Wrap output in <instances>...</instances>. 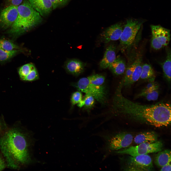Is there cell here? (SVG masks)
I'll list each match as a JSON object with an SVG mask.
<instances>
[{
	"mask_svg": "<svg viewBox=\"0 0 171 171\" xmlns=\"http://www.w3.org/2000/svg\"><path fill=\"white\" fill-rule=\"evenodd\" d=\"M171 163H169L161 168L160 171H171Z\"/></svg>",
	"mask_w": 171,
	"mask_h": 171,
	"instance_id": "cell-30",
	"label": "cell"
},
{
	"mask_svg": "<svg viewBox=\"0 0 171 171\" xmlns=\"http://www.w3.org/2000/svg\"><path fill=\"white\" fill-rule=\"evenodd\" d=\"M142 23L139 20H127L119 39V48L122 52L129 48L133 44Z\"/></svg>",
	"mask_w": 171,
	"mask_h": 171,
	"instance_id": "cell-6",
	"label": "cell"
},
{
	"mask_svg": "<svg viewBox=\"0 0 171 171\" xmlns=\"http://www.w3.org/2000/svg\"><path fill=\"white\" fill-rule=\"evenodd\" d=\"M157 137L153 132H147L137 135L134 138V142L137 144L143 143H152L157 141Z\"/></svg>",
	"mask_w": 171,
	"mask_h": 171,
	"instance_id": "cell-17",
	"label": "cell"
},
{
	"mask_svg": "<svg viewBox=\"0 0 171 171\" xmlns=\"http://www.w3.org/2000/svg\"><path fill=\"white\" fill-rule=\"evenodd\" d=\"M140 56L134 70L131 76L125 82H123V87H129L140 78L141 75L142 64V56Z\"/></svg>",
	"mask_w": 171,
	"mask_h": 171,
	"instance_id": "cell-16",
	"label": "cell"
},
{
	"mask_svg": "<svg viewBox=\"0 0 171 171\" xmlns=\"http://www.w3.org/2000/svg\"><path fill=\"white\" fill-rule=\"evenodd\" d=\"M95 99L91 95L86 94L83 99L84 105L83 107L85 109L89 110L94 106L95 103Z\"/></svg>",
	"mask_w": 171,
	"mask_h": 171,
	"instance_id": "cell-26",
	"label": "cell"
},
{
	"mask_svg": "<svg viewBox=\"0 0 171 171\" xmlns=\"http://www.w3.org/2000/svg\"><path fill=\"white\" fill-rule=\"evenodd\" d=\"M18 15V6L10 5L3 9L0 13V26L6 29L14 23Z\"/></svg>",
	"mask_w": 171,
	"mask_h": 171,
	"instance_id": "cell-10",
	"label": "cell"
},
{
	"mask_svg": "<svg viewBox=\"0 0 171 171\" xmlns=\"http://www.w3.org/2000/svg\"><path fill=\"white\" fill-rule=\"evenodd\" d=\"M123 87L121 81L112 100L111 109L114 114L143 121L157 128L167 126L171 123L170 104L161 102L154 104L145 105L134 102L123 95Z\"/></svg>",
	"mask_w": 171,
	"mask_h": 171,
	"instance_id": "cell-1",
	"label": "cell"
},
{
	"mask_svg": "<svg viewBox=\"0 0 171 171\" xmlns=\"http://www.w3.org/2000/svg\"><path fill=\"white\" fill-rule=\"evenodd\" d=\"M6 164L4 160L0 157V171L3 170L5 167Z\"/></svg>",
	"mask_w": 171,
	"mask_h": 171,
	"instance_id": "cell-31",
	"label": "cell"
},
{
	"mask_svg": "<svg viewBox=\"0 0 171 171\" xmlns=\"http://www.w3.org/2000/svg\"><path fill=\"white\" fill-rule=\"evenodd\" d=\"M152 47L158 50L168 45L171 40L170 31L160 25H152Z\"/></svg>",
	"mask_w": 171,
	"mask_h": 171,
	"instance_id": "cell-8",
	"label": "cell"
},
{
	"mask_svg": "<svg viewBox=\"0 0 171 171\" xmlns=\"http://www.w3.org/2000/svg\"><path fill=\"white\" fill-rule=\"evenodd\" d=\"M23 51V50H21L8 51L0 48V62L7 61L18 53Z\"/></svg>",
	"mask_w": 171,
	"mask_h": 171,
	"instance_id": "cell-25",
	"label": "cell"
},
{
	"mask_svg": "<svg viewBox=\"0 0 171 171\" xmlns=\"http://www.w3.org/2000/svg\"><path fill=\"white\" fill-rule=\"evenodd\" d=\"M85 65L78 59H71L66 62L64 67L67 72L74 75L77 76L83 72Z\"/></svg>",
	"mask_w": 171,
	"mask_h": 171,
	"instance_id": "cell-13",
	"label": "cell"
},
{
	"mask_svg": "<svg viewBox=\"0 0 171 171\" xmlns=\"http://www.w3.org/2000/svg\"><path fill=\"white\" fill-rule=\"evenodd\" d=\"M158 152L154 157L155 164L158 167L161 168L167 163H171V153L170 150L167 149Z\"/></svg>",
	"mask_w": 171,
	"mask_h": 171,
	"instance_id": "cell-18",
	"label": "cell"
},
{
	"mask_svg": "<svg viewBox=\"0 0 171 171\" xmlns=\"http://www.w3.org/2000/svg\"><path fill=\"white\" fill-rule=\"evenodd\" d=\"M35 67L34 65L31 63L25 64L20 67L18 72L21 79L23 81H26L32 70Z\"/></svg>",
	"mask_w": 171,
	"mask_h": 171,
	"instance_id": "cell-22",
	"label": "cell"
},
{
	"mask_svg": "<svg viewBox=\"0 0 171 171\" xmlns=\"http://www.w3.org/2000/svg\"><path fill=\"white\" fill-rule=\"evenodd\" d=\"M158 85L146 89H142L141 92L136 96V98L144 97L148 101L157 100L159 95Z\"/></svg>",
	"mask_w": 171,
	"mask_h": 171,
	"instance_id": "cell-19",
	"label": "cell"
},
{
	"mask_svg": "<svg viewBox=\"0 0 171 171\" xmlns=\"http://www.w3.org/2000/svg\"><path fill=\"white\" fill-rule=\"evenodd\" d=\"M32 7L38 12L41 16H45L52 9L50 0H28Z\"/></svg>",
	"mask_w": 171,
	"mask_h": 171,
	"instance_id": "cell-12",
	"label": "cell"
},
{
	"mask_svg": "<svg viewBox=\"0 0 171 171\" xmlns=\"http://www.w3.org/2000/svg\"><path fill=\"white\" fill-rule=\"evenodd\" d=\"M156 77L155 72L150 65L146 63L143 64L140 78L149 82L155 81Z\"/></svg>",
	"mask_w": 171,
	"mask_h": 171,
	"instance_id": "cell-20",
	"label": "cell"
},
{
	"mask_svg": "<svg viewBox=\"0 0 171 171\" xmlns=\"http://www.w3.org/2000/svg\"><path fill=\"white\" fill-rule=\"evenodd\" d=\"M82 100L81 92L78 91L73 93L72 94L71 101V104L74 106L77 104Z\"/></svg>",
	"mask_w": 171,
	"mask_h": 171,
	"instance_id": "cell-27",
	"label": "cell"
},
{
	"mask_svg": "<svg viewBox=\"0 0 171 171\" xmlns=\"http://www.w3.org/2000/svg\"><path fill=\"white\" fill-rule=\"evenodd\" d=\"M73 86L81 92L91 95L103 105L107 104L108 93L106 87H99L91 83L87 77L81 78Z\"/></svg>",
	"mask_w": 171,
	"mask_h": 171,
	"instance_id": "cell-5",
	"label": "cell"
},
{
	"mask_svg": "<svg viewBox=\"0 0 171 171\" xmlns=\"http://www.w3.org/2000/svg\"><path fill=\"white\" fill-rule=\"evenodd\" d=\"M166 56L165 60L161 64L166 79L169 83L171 79V49H166Z\"/></svg>",
	"mask_w": 171,
	"mask_h": 171,
	"instance_id": "cell-21",
	"label": "cell"
},
{
	"mask_svg": "<svg viewBox=\"0 0 171 171\" xmlns=\"http://www.w3.org/2000/svg\"><path fill=\"white\" fill-rule=\"evenodd\" d=\"M89 81L91 83L100 87H105V77L100 74H94L87 77Z\"/></svg>",
	"mask_w": 171,
	"mask_h": 171,
	"instance_id": "cell-24",
	"label": "cell"
},
{
	"mask_svg": "<svg viewBox=\"0 0 171 171\" xmlns=\"http://www.w3.org/2000/svg\"><path fill=\"white\" fill-rule=\"evenodd\" d=\"M128 169L135 171H149L152 169V160L147 154L129 157L128 160Z\"/></svg>",
	"mask_w": 171,
	"mask_h": 171,
	"instance_id": "cell-9",
	"label": "cell"
},
{
	"mask_svg": "<svg viewBox=\"0 0 171 171\" xmlns=\"http://www.w3.org/2000/svg\"><path fill=\"white\" fill-rule=\"evenodd\" d=\"M116 47L114 44H111L106 48L103 57L100 62V67L102 69L108 68L115 59Z\"/></svg>",
	"mask_w": 171,
	"mask_h": 171,
	"instance_id": "cell-14",
	"label": "cell"
},
{
	"mask_svg": "<svg viewBox=\"0 0 171 171\" xmlns=\"http://www.w3.org/2000/svg\"><path fill=\"white\" fill-rule=\"evenodd\" d=\"M108 67L114 75L119 76L125 73L127 66L125 60L122 57L118 56Z\"/></svg>",
	"mask_w": 171,
	"mask_h": 171,
	"instance_id": "cell-15",
	"label": "cell"
},
{
	"mask_svg": "<svg viewBox=\"0 0 171 171\" xmlns=\"http://www.w3.org/2000/svg\"><path fill=\"white\" fill-rule=\"evenodd\" d=\"M162 142L157 141L152 143H142L114 152L117 154H128L131 156H135L158 152L162 151Z\"/></svg>",
	"mask_w": 171,
	"mask_h": 171,
	"instance_id": "cell-7",
	"label": "cell"
},
{
	"mask_svg": "<svg viewBox=\"0 0 171 171\" xmlns=\"http://www.w3.org/2000/svg\"><path fill=\"white\" fill-rule=\"evenodd\" d=\"M0 48L8 51L23 50L20 47L11 40L4 38L0 39Z\"/></svg>",
	"mask_w": 171,
	"mask_h": 171,
	"instance_id": "cell-23",
	"label": "cell"
},
{
	"mask_svg": "<svg viewBox=\"0 0 171 171\" xmlns=\"http://www.w3.org/2000/svg\"><path fill=\"white\" fill-rule=\"evenodd\" d=\"M16 19L7 32L19 35L37 26L42 22L39 13L31 6L28 0H25L18 6Z\"/></svg>",
	"mask_w": 171,
	"mask_h": 171,
	"instance_id": "cell-3",
	"label": "cell"
},
{
	"mask_svg": "<svg viewBox=\"0 0 171 171\" xmlns=\"http://www.w3.org/2000/svg\"><path fill=\"white\" fill-rule=\"evenodd\" d=\"M123 29L120 23L116 24L109 27L101 34V40L105 43L119 39Z\"/></svg>",
	"mask_w": 171,
	"mask_h": 171,
	"instance_id": "cell-11",
	"label": "cell"
},
{
	"mask_svg": "<svg viewBox=\"0 0 171 171\" xmlns=\"http://www.w3.org/2000/svg\"><path fill=\"white\" fill-rule=\"evenodd\" d=\"M25 137L19 130L14 128L6 132L0 138V149L9 167L17 169L30 162Z\"/></svg>",
	"mask_w": 171,
	"mask_h": 171,
	"instance_id": "cell-2",
	"label": "cell"
},
{
	"mask_svg": "<svg viewBox=\"0 0 171 171\" xmlns=\"http://www.w3.org/2000/svg\"><path fill=\"white\" fill-rule=\"evenodd\" d=\"M70 0H50L52 9L62 7L66 5Z\"/></svg>",
	"mask_w": 171,
	"mask_h": 171,
	"instance_id": "cell-28",
	"label": "cell"
},
{
	"mask_svg": "<svg viewBox=\"0 0 171 171\" xmlns=\"http://www.w3.org/2000/svg\"><path fill=\"white\" fill-rule=\"evenodd\" d=\"M102 135L104 141V149L108 152H114L127 147L132 143L133 139L131 134L125 132L114 133L111 132Z\"/></svg>",
	"mask_w": 171,
	"mask_h": 171,
	"instance_id": "cell-4",
	"label": "cell"
},
{
	"mask_svg": "<svg viewBox=\"0 0 171 171\" xmlns=\"http://www.w3.org/2000/svg\"><path fill=\"white\" fill-rule=\"evenodd\" d=\"M10 5L18 6L21 4L23 0H7Z\"/></svg>",
	"mask_w": 171,
	"mask_h": 171,
	"instance_id": "cell-29",
	"label": "cell"
}]
</instances>
